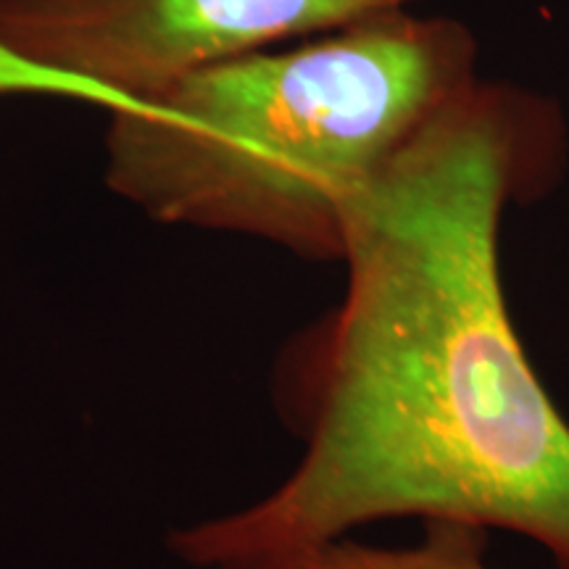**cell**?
<instances>
[{
	"label": "cell",
	"mask_w": 569,
	"mask_h": 569,
	"mask_svg": "<svg viewBox=\"0 0 569 569\" xmlns=\"http://www.w3.org/2000/svg\"><path fill=\"white\" fill-rule=\"evenodd\" d=\"M515 111L467 84L343 213V301L282 361L303 453L251 507L169 536L196 569H282L382 519L509 530L569 569V425L498 261L525 163Z\"/></svg>",
	"instance_id": "obj_1"
},
{
	"label": "cell",
	"mask_w": 569,
	"mask_h": 569,
	"mask_svg": "<svg viewBox=\"0 0 569 569\" xmlns=\"http://www.w3.org/2000/svg\"><path fill=\"white\" fill-rule=\"evenodd\" d=\"M467 84L457 27L380 13L111 113L106 182L163 224L340 261L348 201Z\"/></svg>",
	"instance_id": "obj_2"
},
{
	"label": "cell",
	"mask_w": 569,
	"mask_h": 569,
	"mask_svg": "<svg viewBox=\"0 0 569 569\" xmlns=\"http://www.w3.org/2000/svg\"><path fill=\"white\" fill-rule=\"evenodd\" d=\"M409 0H0V40L138 109L184 77Z\"/></svg>",
	"instance_id": "obj_3"
},
{
	"label": "cell",
	"mask_w": 569,
	"mask_h": 569,
	"mask_svg": "<svg viewBox=\"0 0 569 569\" xmlns=\"http://www.w3.org/2000/svg\"><path fill=\"white\" fill-rule=\"evenodd\" d=\"M486 528L457 519H425V538L417 546H369L351 538L290 559L282 569H490Z\"/></svg>",
	"instance_id": "obj_4"
},
{
	"label": "cell",
	"mask_w": 569,
	"mask_h": 569,
	"mask_svg": "<svg viewBox=\"0 0 569 569\" xmlns=\"http://www.w3.org/2000/svg\"><path fill=\"white\" fill-rule=\"evenodd\" d=\"M6 96H51V98H69V101H82L98 109L117 113V111H140L138 106L124 101L117 92L98 88L80 77L67 74L34 63L24 56L13 51L0 40V98Z\"/></svg>",
	"instance_id": "obj_5"
}]
</instances>
